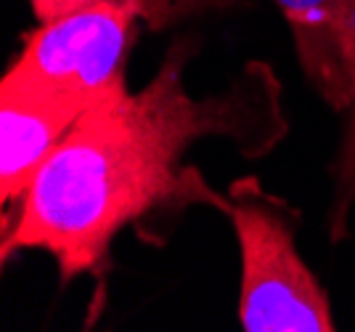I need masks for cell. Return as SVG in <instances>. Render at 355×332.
<instances>
[{
  "label": "cell",
  "instance_id": "52a82bcc",
  "mask_svg": "<svg viewBox=\"0 0 355 332\" xmlns=\"http://www.w3.org/2000/svg\"><path fill=\"white\" fill-rule=\"evenodd\" d=\"M32 11L37 16L40 24H48V22H56L61 16H69L80 8H88L90 3L96 0H30Z\"/></svg>",
  "mask_w": 355,
  "mask_h": 332
},
{
  "label": "cell",
  "instance_id": "7a4b0ae2",
  "mask_svg": "<svg viewBox=\"0 0 355 332\" xmlns=\"http://www.w3.org/2000/svg\"><path fill=\"white\" fill-rule=\"evenodd\" d=\"M228 210L241 250L239 319L247 332H331L324 287L297 253L300 213L268 194L254 176L228 186Z\"/></svg>",
  "mask_w": 355,
  "mask_h": 332
},
{
  "label": "cell",
  "instance_id": "6da1fadb",
  "mask_svg": "<svg viewBox=\"0 0 355 332\" xmlns=\"http://www.w3.org/2000/svg\"><path fill=\"white\" fill-rule=\"evenodd\" d=\"M191 53L178 40L146 88L130 93L119 75L85 106L3 231V263L19 250H45L61 285L90 274L104 290L122 229L164 244L189 208L225 215L228 197L186 154L207 138H228L247 160L273 151L289 131L282 83L268 64L250 61L225 91L193 99L186 85Z\"/></svg>",
  "mask_w": 355,
  "mask_h": 332
},
{
  "label": "cell",
  "instance_id": "277c9868",
  "mask_svg": "<svg viewBox=\"0 0 355 332\" xmlns=\"http://www.w3.org/2000/svg\"><path fill=\"white\" fill-rule=\"evenodd\" d=\"M85 101L67 99L19 83H0V199L3 231L16 213L40 167L56 151L72 125L85 112Z\"/></svg>",
  "mask_w": 355,
  "mask_h": 332
},
{
  "label": "cell",
  "instance_id": "8992f818",
  "mask_svg": "<svg viewBox=\"0 0 355 332\" xmlns=\"http://www.w3.org/2000/svg\"><path fill=\"white\" fill-rule=\"evenodd\" d=\"M353 48H355V0H353ZM334 192H331V210H329V234L331 242H342L347 237V218L355 205V93L350 106V125L342 138V147L334 160Z\"/></svg>",
  "mask_w": 355,
  "mask_h": 332
},
{
  "label": "cell",
  "instance_id": "3957f363",
  "mask_svg": "<svg viewBox=\"0 0 355 332\" xmlns=\"http://www.w3.org/2000/svg\"><path fill=\"white\" fill-rule=\"evenodd\" d=\"M154 6L157 0H96L40 24L3 80L90 104L122 75L135 22Z\"/></svg>",
  "mask_w": 355,
  "mask_h": 332
},
{
  "label": "cell",
  "instance_id": "5b68a950",
  "mask_svg": "<svg viewBox=\"0 0 355 332\" xmlns=\"http://www.w3.org/2000/svg\"><path fill=\"white\" fill-rule=\"evenodd\" d=\"M292 30L300 69L331 109L350 112L355 93L353 0H276Z\"/></svg>",
  "mask_w": 355,
  "mask_h": 332
}]
</instances>
